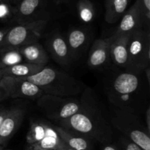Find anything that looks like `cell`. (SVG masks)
I'll list each match as a JSON object with an SVG mask.
<instances>
[{
  "instance_id": "4",
  "label": "cell",
  "mask_w": 150,
  "mask_h": 150,
  "mask_svg": "<svg viewBox=\"0 0 150 150\" xmlns=\"http://www.w3.org/2000/svg\"><path fill=\"white\" fill-rule=\"evenodd\" d=\"M110 114L111 125L125 135L144 150H150V132L139 116L112 105Z\"/></svg>"
},
{
  "instance_id": "15",
  "label": "cell",
  "mask_w": 150,
  "mask_h": 150,
  "mask_svg": "<svg viewBox=\"0 0 150 150\" xmlns=\"http://www.w3.org/2000/svg\"><path fill=\"white\" fill-rule=\"evenodd\" d=\"M19 51L24 62L44 67L48 62V55L46 51L38 42L19 47Z\"/></svg>"
},
{
  "instance_id": "23",
  "label": "cell",
  "mask_w": 150,
  "mask_h": 150,
  "mask_svg": "<svg viewBox=\"0 0 150 150\" xmlns=\"http://www.w3.org/2000/svg\"><path fill=\"white\" fill-rule=\"evenodd\" d=\"M79 19L84 23L92 21L95 18V8L89 0H80L77 4Z\"/></svg>"
},
{
  "instance_id": "7",
  "label": "cell",
  "mask_w": 150,
  "mask_h": 150,
  "mask_svg": "<svg viewBox=\"0 0 150 150\" xmlns=\"http://www.w3.org/2000/svg\"><path fill=\"white\" fill-rule=\"evenodd\" d=\"M48 20L34 21L17 24L10 27L0 44V49L4 48H19L32 43L38 42Z\"/></svg>"
},
{
  "instance_id": "2",
  "label": "cell",
  "mask_w": 150,
  "mask_h": 150,
  "mask_svg": "<svg viewBox=\"0 0 150 150\" xmlns=\"http://www.w3.org/2000/svg\"><path fill=\"white\" fill-rule=\"evenodd\" d=\"M81 107L76 113L59 123V126L77 132L88 138L100 142H108L113 131L91 91H83Z\"/></svg>"
},
{
  "instance_id": "24",
  "label": "cell",
  "mask_w": 150,
  "mask_h": 150,
  "mask_svg": "<svg viewBox=\"0 0 150 150\" xmlns=\"http://www.w3.org/2000/svg\"><path fill=\"white\" fill-rule=\"evenodd\" d=\"M14 16V4L4 0H0V21L12 22Z\"/></svg>"
},
{
  "instance_id": "34",
  "label": "cell",
  "mask_w": 150,
  "mask_h": 150,
  "mask_svg": "<svg viewBox=\"0 0 150 150\" xmlns=\"http://www.w3.org/2000/svg\"><path fill=\"white\" fill-rule=\"evenodd\" d=\"M62 150H75V149H73L70 148V147H68V146H65L64 149H62Z\"/></svg>"
},
{
  "instance_id": "30",
  "label": "cell",
  "mask_w": 150,
  "mask_h": 150,
  "mask_svg": "<svg viewBox=\"0 0 150 150\" xmlns=\"http://www.w3.org/2000/svg\"><path fill=\"white\" fill-rule=\"evenodd\" d=\"M142 1L146 11L150 13V0H142Z\"/></svg>"
},
{
  "instance_id": "36",
  "label": "cell",
  "mask_w": 150,
  "mask_h": 150,
  "mask_svg": "<svg viewBox=\"0 0 150 150\" xmlns=\"http://www.w3.org/2000/svg\"><path fill=\"white\" fill-rule=\"evenodd\" d=\"M0 150H4V149H2V147L0 146Z\"/></svg>"
},
{
  "instance_id": "1",
  "label": "cell",
  "mask_w": 150,
  "mask_h": 150,
  "mask_svg": "<svg viewBox=\"0 0 150 150\" xmlns=\"http://www.w3.org/2000/svg\"><path fill=\"white\" fill-rule=\"evenodd\" d=\"M149 85L144 71L137 73L123 69L108 79L105 92L111 105L138 115L149 106Z\"/></svg>"
},
{
  "instance_id": "3",
  "label": "cell",
  "mask_w": 150,
  "mask_h": 150,
  "mask_svg": "<svg viewBox=\"0 0 150 150\" xmlns=\"http://www.w3.org/2000/svg\"><path fill=\"white\" fill-rule=\"evenodd\" d=\"M39 87L45 94L74 97L83 92L86 85L70 75L46 66L37 74L21 77Z\"/></svg>"
},
{
  "instance_id": "29",
  "label": "cell",
  "mask_w": 150,
  "mask_h": 150,
  "mask_svg": "<svg viewBox=\"0 0 150 150\" xmlns=\"http://www.w3.org/2000/svg\"><path fill=\"white\" fill-rule=\"evenodd\" d=\"M9 29H10V27L3 28V29H0V44H1V41H3V39H4V36L6 35L7 32H8Z\"/></svg>"
},
{
  "instance_id": "33",
  "label": "cell",
  "mask_w": 150,
  "mask_h": 150,
  "mask_svg": "<svg viewBox=\"0 0 150 150\" xmlns=\"http://www.w3.org/2000/svg\"><path fill=\"white\" fill-rule=\"evenodd\" d=\"M54 1L57 3H62V2H64V1H68V0H54Z\"/></svg>"
},
{
  "instance_id": "22",
  "label": "cell",
  "mask_w": 150,
  "mask_h": 150,
  "mask_svg": "<svg viewBox=\"0 0 150 150\" xmlns=\"http://www.w3.org/2000/svg\"><path fill=\"white\" fill-rule=\"evenodd\" d=\"M24 62L19 48H4L0 49V69Z\"/></svg>"
},
{
  "instance_id": "35",
  "label": "cell",
  "mask_w": 150,
  "mask_h": 150,
  "mask_svg": "<svg viewBox=\"0 0 150 150\" xmlns=\"http://www.w3.org/2000/svg\"><path fill=\"white\" fill-rule=\"evenodd\" d=\"M27 150H47V149H28Z\"/></svg>"
},
{
  "instance_id": "19",
  "label": "cell",
  "mask_w": 150,
  "mask_h": 150,
  "mask_svg": "<svg viewBox=\"0 0 150 150\" xmlns=\"http://www.w3.org/2000/svg\"><path fill=\"white\" fill-rule=\"evenodd\" d=\"M130 0H106L105 20L108 24H115L127 11Z\"/></svg>"
},
{
  "instance_id": "13",
  "label": "cell",
  "mask_w": 150,
  "mask_h": 150,
  "mask_svg": "<svg viewBox=\"0 0 150 150\" xmlns=\"http://www.w3.org/2000/svg\"><path fill=\"white\" fill-rule=\"evenodd\" d=\"M47 46L53 59L62 66H70L73 61L66 39L59 33H54L47 42Z\"/></svg>"
},
{
  "instance_id": "11",
  "label": "cell",
  "mask_w": 150,
  "mask_h": 150,
  "mask_svg": "<svg viewBox=\"0 0 150 150\" xmlns=\"http://www.w3.org/2000/svg\"><path fill=\"white\" fill-rule=\"evenodd\" d=\"M113 35L106 38L95 40L89 53L88 65L91 69H100L108 64L111 60L110 46Z\"/></svg>"
},
{
  "instance_id": "18",
  "label": "cell",
  "mask_w": 150,
  "mask_h": 150,
  "mask_svg": "<svg viewBox=\"0 0 150 150\" xmlns=\"http://www.w3.org/2000/svg\"><path fill=\"white\" fill-rule=\"evenodd\" d=\"M44 67L31 64V63H28L26 62H23V63H18V64L13 65V66L0 69V79L5 76L17 78L29 76L40 71Z\"/></svg>"
},
{
  "instance_id": "6",
  "label": "cell",
  "mask_w": 150,
  "mask_h": 150,
  "mask_svg": "<svg viewBox=\"0 0 150 150\" xmlns=\"http://www.w3.org/2000/svg\"><path fill=\"white\" fill-rule=\"evenodd\" d=\"M150 35L149 32L139 29L130 35L128 41L127 66L125 70L142 73L149 66Z\"/></svg>"
},
{
  "instance_id": "32",
  "label": "cell",
  "mask_w": 150,
  "mask_h": 150,
  "mask_svg": "<svg viewBox=\"0 0 150 150\" xmlns=\"http://www.w3.org/2000/svg\"><path fill=\"white\" fill-rule=\"evenodd\" d=\"M4 1H8V2L11 3V4H14V5H16V4H17L18 3L20 2L21 0H4Z\"/></svg>"
},
{
  "instance_id": "5",
  "label": "cell",
  "mask_w": 150,
  "mask_h": 150,
  "mask_svg": "<svg viewBox=\"0 0 150 150\" xmlns=\"http://www.w3.org/2000/svg\"><path fill=\"white\" fill-rule=\"evenodd\" d=\"M38 105L48 119L59 124L77 113L81 107V101L74 97L44 94L38 99Z\"/></svg>"
},
{
  "instance_id": "16",
  "label": "cell",
  "mask_w": 150,
  "mask_h": 150,
  "mask_svg": "<svg viewBox=\"0 0 150 150\" xmlns=\"http://www.w3.org/2000/svg\"><path fill=\"white\" fill-rule=\"evenodd\" d=\"M88 35L84 29L73 28L69 31L66 41L73 61L80 57L86 47Z\"/></svg>"
},
{
  "instance_id": "12",
  "label": "cell",
  "mask_w": 150,
  "mask_h": 150,
  "mask_svg": "<svg viewBox=\"0 0 150 150\" xmlns=\"http://www.w3.org/2000/svg\"><path fill=\"white\" fill-rule=\"evenodd\" d=\"M43 0H21L15 5V16L12 22L16 24L42 20L38 17Z\"/></svg>"
},
{
  "instance_id": "28",
  "label": "cell",
  "mask_w": 150,
  "mask_h": 150,
  "mask_svg": "<svg viewBox=\"0 0 150 150\" xmlns=\"http://www.w3.org/2000/svg\"><path fill=\"white\" fill-rule=\"evenodd\" d=\"M146 126L150 132V107L149 106L146 110Z\"/></svg>"
},
{
  "instance_id": "25",
  "label": "cell",
  "mask_w": 150,
  "mask_h": 150,
  "mask_svg": "<svg viewBox=\"0 0 150 150\" xmlns=\"http://www.w3.org/2000/svg\"><path fill=\"white\" fill-rule=\"evenodd\" d=\"M125 150H144L133 141H127L125 143Z\"/></svg>"
},
{
  "instance_id": "27",
  "label": "cell",
  "mask_w": 150,
  "mask_h": 150,
  "mask_svg": "<svg viewBox=\"0 0 150 150\" xmlns=\"http://www.w3.org/2000/svg\"><path fill=\"white\" fill-rule=\"evenodd\" d=\"M9 109L4 107H0V126H1V123H2L3 120L5 118L6 115H7V112H8Z\"/></svg>"
},
{
  "instance_id": "9",
  "label": "cell",
  "mask_w": 150,
  "mask_h": 150,
  "mask_svg": "<svg viewBox=\"0 0 150 150\" xmlns=\"http://www.w3.org/2000/svg\"><path fill=\"white\" fill-rule=\"evenodd\" d=\"M0 85L4 87L11 99H38L44 94L39 87L21 78L2 77L0 79Z\"/></svg>"
},
{
  "instance_id": "10",
  "label": "cell",
  "mask_w": 150,
  "mask_h": 150,
  "mask_svg": "<svg viewBox=\"0 0 150 150\" xmlns=\"http://www.w3.org/2000/svg\"><path fill=\"white\" fill-rule=\"evenodd\" d=\"M25 116V110L21 107L9 109L5 118L0 126V145H4L16 133L22 124Z\"/></svg>"
},
{
  "instance_id": "8",
  "label": "cell",
  "mask_w": 150,
  "mask_h": 150,
  "mask_svg": "<svg viewBox=\"0 0 150 150\" xmlns=\"http://www.w3.org/2000/svg\"><path fill=\"white\" fill-rule=\"evenodd\" d=\"M149 19L150 13L146 11L142 0H136L123 15L114 35L131 34L137 29H142L145 22L149 23Z\"/></svg>"
},
{
  "instance_id": "17",
  "label": "cell",
  "mask_w": 150,
  "mask_h": 150,
  "mask_svg": "<svg viewBox=\"0 0 150 150\" xmlns=\"http://www.w3.org/2000/svg\"><path fill=\"white\" fill-rule=\"evenodd\" d=\"M54 128L63 142L70 148L75 150L91 149L89 138L77 132L64 129L62 126H55Z\"/></svg>"
},
{
  "instance_id": "20",
  "label": "cell",
  "mask_w": 150,
  "mask_h": 150,
  "mask_svg": "<svg viewBox=\"0 0 150 150\" xmlns=\"http://www.w3.org/2000/svg\"><path fill=\"white\" fill-rule=\"evenodd\" d=\"M57 135L54 126L40 121H31L30 129L26 135V141L29 145L38 142L49 135Z\"/></svg>"
},
{
  "instance_id": "14",
  "label": "cell",
  "mask_w": 150,
  "mask_h": 150,
  "mask_svg": "<svg viewBox=\"0 0 150 150\" xmlns=\"http://www.w3.org/2000/svg\"><path fill=\"white\" fill-rule=\"evenodd\" d=\"M131 34H126L114 36L110 46L111 60L114 64L124 70L127 66V54H128V41Z\"/></svg>"
},
{
  "instance_id": "26",
  "label": "cell",
  "mask_w": 150,
  "mask_h": 150,
  "mask_svg": "<svg viewBox=\"0 0 150 150\" xmlns=\"http://www.w3.org/2000/svg\"><path fill=\"white\" fill-rule=\"evenodd\" d=\"M9 98H10V97H9V95L8 94H7V91L4 89V87H2L0 85V101H4V100L7 99Z\"/></svg>"
},
{
  "instance_id": "31",
  "label": "cell",
  "mask_w": 150,
  "mask_h": 150,
  "mask_svg": "<svg viewBox=\"0 0 150 150\" xmlns=\"http://www.w3.org/2000/svg\"><path fill=\"white\" fill-rule=\"evenodd\" d=\"M103 150H117V149L112 145H106L103 147Z\"/></svg>"
},
{
  "instance_id": "21",
  "label": "cell",
  "mask_w": 150,
  "mask_h": 150,
  "mask_svg": "<svg viewBox=\"0 0 150 150\" xmlns=\"http://www.w3.org/2000/svg\"><path fill=\"white\" fill-rule=\"evenodd\" d=\"M67 146L62 140L59 136L58 133L55 135L46 136L38 142L32 144L28 149H47V150H62Z\"/></svg>"
}]
</instances>
